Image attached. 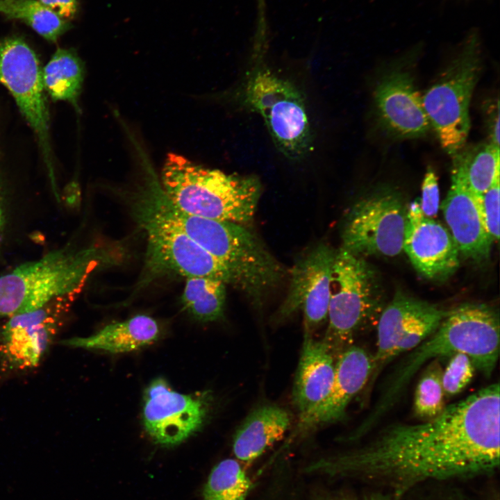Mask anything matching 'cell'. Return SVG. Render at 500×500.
<instances>
[{
    "label": "cell",
    "mask_w": 500,
    "mask_h": 500,
    "mask_svg": "<svg viewBox=\"0 0 500 500\" xmlns=\"http://www.w3.org/2000/svg\"><path fill=\"white\" fill-rule=\"evenodd\" d=\"M253 487L244 465L236 458H226L210 471L203 486V500H247Z\"/></svg>",
    "instance_id": "26"
},
{
    "label": "cell",
    "mask_w": 500,
    "mask_h": 500,
    "mask_svg": "<svg viewBox=\"0 0 500 500\" xmlns=\"http://www.w3.org/2000/svg\"><path fill=\"white\" fill-rule=\"evenodd\" d=\"M181 301L184 308L197 320H219L224 313L226 284L204 276L186 278Z\"/></svg>",
    "instance_id": "25"
},
{
    "label": "cell",
    "mask_w": 500,
    "mask_h": 500,
    "mask_svg": "<svg viewBox=\"0 0 500 500\" xmlns=\"http://www.w3.org/2000/svg\"><path fill=\"white\" fill-rule=\"evenodd\" d=\"M42 6L59 17L69 21L74 18L78 10L77 0H38Z\"/></svg>",
    "instance_id": "33"
},
{
    "label": "cell",
    "mask_w": 500,
    "mask_h": 500,
    "mask_svg": "<svg viewBox=\"0 0 500 500\" xmlns=\"http://www.w3.org/2000/svg\"><path fill=\"white\" fill-rule=\"evenodd\" d=\"M79 294L57 297L34 310L7 317L0 328V364L3 369L37 367L60 330Z\"/></svg>",
    "instance_id": "12"
},
{
    "label": "cell",
    "mask_w": 500,
    "mask_h": 500,
    "mask_svg": "<svg viewBox=\"0 0 500 500\" xmlns=\"http://www.w3.org/2000/svg\"><path fill=\"white\" fill-rule=\"evenodd\" d=\"M440 192L438 177L431 168H428L422 186V199L419 202L425 217H435L438 212Z\"/></svg>",
    "instance_id": "31"
},
{
    "label": "cell",
    "mask_w": 500,
    "mask_h": 500,
    "mask_svg": "<svg viewBox=\"0 0 500 500\" xmlns=\"http://www.w3.org/2000/svg\"><path fill=\"white\" fill-rule=\"evenodd\" d=\"M312 500H398L391 492L374 491L364 494H355L347 490H320L312 496Z\"/></svg>",
    "instance_id": "32"
},
{
    "label": "cell",
    "mask_w": 500,
    "mask_h": 500,
    "mask_svg": "<svg viewBox=\"0 0 500 500\" xmlns=\"http://www.w3.org/2000/svg\"><path fill=\"white\" fill-rule=\"evenodd\" d=\"M440 361L435 359L427 364L415 388L412 411L422 421L437 417L446 407Z\"/></svg>",
    "instance_id": "28"
},
{
    "label": "cell",
    "mask_w": 500,
    "mask_h": 500,
    "mask_svg": "<svg viewBox=\"0 0 500 500\" xmlns=\"http://www.w3.org/2000/svg\"><path fill=\"white\" fill-rule=\"evenodd\" d=\"M160 333V326L153 318L138 315L110 324L90 336L73 338L62 343L72 347L122 353L138 350L155 342Z\"/></svg>",
    "instance_id": "22"
},
{
    "label": "cell",
    "mask_w": 500,
    "mask_h": 500,
    "mask_svg": "<svg viewBox=\"0 0 500 500\" xmlns=\"http://www.w3.org/2000/svg\"><path fill=\"white\" fill-rule=\"evenodd\" d=\"M131 215L146 235L144 265L137 290L166 275L204 276L240 290L232 272L190 239L156 207L140 178L127 194Z\"/></svg>",
    "instance_id": "5"
},
{
    "label": "cell",
    "mask_w": 500,
    "mask_h": 500,
    "mask_svg": "<svg viewBox=\"0 0 500 500\" xmlns=\"http://www.w3.org/2000/svg\"><path fill=\"white\" fill-rule=\"evenodd\" d=\"M500 389L492 383L417 424L395 423L353 449L315 459L304 474L387 488L398 500L428 481L468 478L499 465Z\"/></svg>",
    "instance_id": "1"
},
{
    "label": "cell",
    "mask_w": 500,
    "mask_h": 500,
    "mask_svg": "<svg viewBox=\"0 0 500 500\" xmlns=\"http://www.w3.org/2000/svg\"><path fill=\"white\" fill-rule=\"evenodd\" d=\"M335 253L328 245L320 244L294 264L290 271L288 292L274 316L276 322L301 310L303 333L313 335L327 321Z\"/></svg>",
    "instance_id": "15"
},
{
    "label": "cell",
    "mask_w": 500,
    "mask_h": 500,
    "mask_svg": "<svg viewBox=\"0 0 500 500\" xmlns=\"http://www.w3.org/2000/svg\"><path fill=\"white\" fill-rule=\"evenodd\" d=\"M388 72L378 82L374 94L381 122L400 138L424 135L431 126L410 73L400 67Z\"/></svg>",
    "instance_id": "17"
},
{
    "label": "cell",
    "mask_w": 500,
    "mask_h": 500,
    "mask_svg": "<svg viewBox=\"0 0 500 500\" xmlns=\"http://www.w3.org/2000/svg\"><path fill=\"white\" fill-rule=\"evenodd\" d=\"M292 423L290 414L283 408L267 404L251 411L236 430L233 452L244 466L251 465L281 440Z\"/></svg>",
    "instance_id": "21"
},
{
    "label": "cell",
    "mask_w": 500,
    "mask_h": 500,
    "mask_svg": "<svg viewBox=\"0 0 500 500\" xmlns=\"http://www.w3.org/2000/svg\"><path fill=\"white\" fill-rule=\"evenodd\" d=\"M175 207L196 216L235 223L249 222L256 212L262 185L252 175L226 174L168 153L160 177Z\"/></svg>",
    "instance_id": "4"
},
{
    "label": "cell",
    "mask_w": 500,
    "mask_h": 500,
    "mask_svg": "<svg viewBox=\"0 0 500 500\" xmlns=\"http://www.w3.org/2000/svg\"><path fill=\"white\" fill-rule=\"evenodd\" d=\"M335 358L322 340L304 333L292 389V403L303 422L328 394L335 376Z\"/></svg>",
    "instance_id": "20"
},
{
    "label": "cell",
    "mask_w": 500,
    "mask_h": 500,
    "mask_svg": "<svg viewBox=\"0 0 500 500\" xmlns=\"http://www.w3.org/2000/svg\"><path fill=\"white\" fill-rule=\"evenodd\" d=\"M499 191L498 181L481 195H478L482 216L493 241H497L499 238Z\"/></svg>",
    "instance_id": "30"
},
{
    "label": "cell",
    "mask_w": 500,
    "mask_h": 500,
    "mask_svg": "<svg viewBox=\"0 0 500 500\" xmlns=\"http://www.w3.org/2000/svg\"><path fill=\"white\" fill-rule=\"evenodd\" d=\"M475 371L474 363L466 354L456 353L449 357L442 374L445 397H452L462 392L471 383Z\"/></svg>",
    "instance_id": "29"
},
{
    "label": "cell",
    "mask_w": 500,
    "mask_h": 500,
    "mask_svg": "<svg viewBox=\"0 0 500 500\" xmlns=\"http://www.w3.org/2000/svg\"><path fill=\"white\" fill-rule=\"evenodd\" d=\"M442 209L460 254L476 262L487 260L494 241L482 216L478 194L451 179Z\"/></svg>",
    "instance_id": "19"
},
{
    "label": "cell",
    "mask_w": 500,
    "mask_h": 500,
    "mask_svg": "<svg viewBox=\"0 0 500 500\" xmlns=\"http://www.w3.org/2000/svg\"><path fill=\"white\" fill-rule=\"evenodd\" d=\"M403 250L415 269L432 281H444L460 265V252L449 231L424 216L419 201L407 209Z\"/></svg>",
    "instance_id": "16"
},
{
    "label": "cell",
    "mask_w": 500,
    "mask_h": 500,
    "mask_svg": "<svg viewBox=\"0 0 500 500\" xmlns=\"http://www.w3.org/2000/svg\"><path fill=\"white\" fill-rule=\"evenodd\" d=\"M97 247H65L23 263L0 276V317L34 310L53 299L79 294L90 275L109 260Z\"/></svg>",
    "instance_id": "6"
},
{
    "label": "cell",
    "mask_w": 500,
    "mask_h": 500,
    "mask_svg": "<svg viewBox=\"0 0 500 500\" xmlns=\"http://www.w3.org/2000/svg\"><path fill=\"white\" fill-rule=\"evenodd\" d=\"M84 74L83 62L75 51L58 49L42 69L44 89L53 101H68L78 109Z\"/></svg>",
    "instance_id": "24"
},
{
    "label": "cell",
    "mask_w": 500,
    "mask_h": 500,
    "mask_svg": "<svg viewBox=\"0 0 500 500\" xmlns=\"http://www.w3.org/2000/svg\"><path fill=\"white\" fill-rule=\"evenodd\" d=\"M212 403V395L207 391L182 394L173 390L165 378H157L144 393V429L158 444H179L202 428L210 415Z\"/></svg>",
    "instance_id": "14"
},
{
    "label": "cell",
    "mask_w": 500,
    "mask_h": 500,
    "mask_svg": "<svg viewBox=\"0 0 500 500\" xmlns=\"http://www.w3.org/2000/svg\"><path fill=\"white\" fill-rule=\"evenodd\" d=\"M451 179L481 195L499 181V147L483 142L466 147L451 156Z\"/></svg>",
    "instance_id": "23"
},
{
    "label": "cell",
    "mask_w": 500,
    "mask_h": 500,
    "mask_svg": "<svg viewBox=\"0 0 500 500\" xmlns=\"http://www.w3.org/2000/svg\"><path fill=\"white\" fill-rule=\"evenodd\" d=\"M0 13L22 21L51 42L71 28L69 21L59 17L38 0H0Z\"/></svg>",
    "instance_id": "27"
},
{
    "label": "cell",
    "mask_w": 500,
    "mask_h": 500,
    "mask_svg": "<svg viewBox=\"0 0 500 500\" xmlns=\"http://www.w3.org/2000/svg\"><path fill=\"white\" fill-rule=\"evenodd\" d=\"M154 202L165 216L232 272L240 290L256 306H261L285 276V268L261 241L240 224L186 213L164 192L156 195Z\"/></svg>",
    "instance_id": "3"
},
{
    "label": "cell",
    "mask_w": 500,
    "mask_h": 500,
    "mask_svg": "<svg viewBox=\"0 0 500 500\" xmlns=\"http://www.w3.org/2000/svg\"><path fill=\"white\" fill-rule=\"evenodd\" d=\"M1 188L0 185V232L3 226V204H2V195Z\"/></svg>",
    "instance_id": "35"
},
{
    "label": "cell",
    "mask_w": 500,
    "mask_h": 500,
    "mask_svg": "<svg viewBox=\"0 0 500 500\" xmlns=\"http://www.w3.org/2000/svg\"><path fill=\"white\" fill-rule=\"evenodd\" d=\"M376 272L363 257L340 248L332 269L328 326L322 340L336 359L378 322L384 308Z\"/></svg>",
    "instance_id": "7"
},
{
    "label": "cell",
    "mask_w": 500,
    "mask_h": 500,
    "mask_svg": "<svg viewBox=\"0 0 500 500\" xmlns=\"http://www.w3.org/2000/svg\"><path fill=\"white\" fill-rule=\"evenodd\" d=\"M481 70L476 33L465 40L456 57L422 96L431 126L451 156L466 143L470 129L469 105Z\"/></svg>",
    "instance_id": "8"
},
{
    "label": "cell",
    "mask_w": 500,
    "mask_h": 500,
    "mask_svg": "<svg viewBox=\"0 0 500 500\" xmlns=\"http://www.w3.org/2000/svg\"><path fill=\"white\" fill-rule=\"evenodd\" d=\"M447 312L401 292L396 293L378 319L376 349L372 354V369L368 389L390 361L429 337Z\"/></svg>",
    "instance_id": "13"
},
{
    "label": "cell",
    "mask_w": 500,
    "mask_h": 500,
    "mask_svg": "<svg viewBox=\"0 0 500 500\" xmlns=\"http://www.w3.org/2000/svg\"><path fill=\"white\" fill-rule=\"evenodd\" d=\"M488 112V128L490 133V142L499 147V103L490 105Z\"/></svg>",
    "instance_id": "34"
},
{
    "label": "cell",
    "mask_w": 500,
    "mask_h": 500,
    "mask_svg": "<svg viewBox=\"0 0 500 500\" xmlns=\"http://www.w3.org/2000/svg\"><path fill=\"white\" fill-rule=\"evenodd\" d=\"M372 369V354L355 344L335 359V376L326 399L301 423L296 433L305 434L317 428L341 421L351 400L365 387Z\"/></svg>",
    "instance_id": "18"
},
{
    "label": "cell",
    "mask_w": 500,
    "mask_h": 500,
    "mask_svg": "<svg viewBox=\"0 0 500 500\" xmlns=\"http://www.w3.org/2000/svg\"><path fill=\"white\" fill-rule=\"evenodd\" d=\"M407 209L393 189H378L364 197L347 216L341 248L363 258L399 255L403 251Z\"/></svg>",
    "instance_id": "10"
},
{
    "label": "cell",
    "mask_w": 500,
    "mask_h": 500,
    "mask_svg": "<svg viewBox=\"0 0 500 500\" xmlns=\"http://www.w3.org/2000/svg\"><path fill=\"white\" fill-rule=\"evenodd\" d=\"M0 83L10 92L34 131L56 194L42 69L35 51L21 38L10 36L0 39Z\"/></svg>",
    "instance_id": "11"
},
{
    "label": "cell",
    "mask_w": 500,
    "mask_h": 500,
    "mask_svg": "<svg viewBox=\"0 0 500 500\" xmlns=\"http://www.w3.org/2000/svg\"><path fill=\"white\" fill-rule=\"evenodd\" d=\"M456 353L468 356L486 378L492 376L499 355V317L493 307L465 303L449 310L438 328L397 365L372 410L356 428V433L364 436L376 427L422 367Z\"/></svg>",
    "instance_id": "2"
},
{
    "label": "cell",
    "mask_w": 500,
    "mask_h": 500,
    "mask_svg": "<svg viewBox=\"0 0 500 500\" xmlns=\"http://www.w3.org/2000/svg\"><path fill=\"white\" fill-rule=\"evenodd\" d=\"M244 100L261 115L274 145L283 156L297 160L311 150L304 99L292 83L260 67L247 82Z\"/></svg>",
    "instance_id": "9"
}]
</instances>
